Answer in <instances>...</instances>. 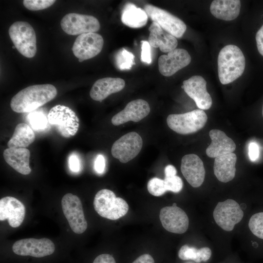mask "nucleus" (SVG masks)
<instances>
[{"instance_id": "15", "label": "nucleus", "mask_w": 263, "mask_h": 263, "mask_svg": "<svg viewBox=\"0 0 263 263\" xmlns=\"http://www.w3.org/2000/svg\"><path fill=\"white\" fill-rule=\"evenodd\" d=\"M159 218L163 227L170 232L182 234L188 229V216L182 209L176 206L162 208L160 212Z\"/></svg>"}, {"instance_id": "2", "label": "nucleus", "mask_w": 263, "mask_h": 263, "mask_svg": "<svg viewBox=\"0 0 263 263\" xmlns=\"http://www.w3.org/2000/svg\"><path fill=\"white\" fill-rule=\"evenodd\" d=\"M217 63L218 77L223 85L229 84L241 76L245 67L244 54L237 46L233 44L222 48Z\"/></svg>"}, {"instance_id": "35", "label": "nucleus", "mask_w": 263, "mask_h": 263, "mask_svg": "<svg viewBox=\"0 0 263 263\" xmlns=\"http://www.w3.org/2000/svg\"><path fill=\"white\" fill-rule=\"evenodd\" d=\"M141 59L143 62L150 64L151 62V55L150 45L149 41H141Z\"/></svg>"}, {"instance_id": "24", "label": "nucleus", "mask_w": 263, "mask_h": 263, "mask_svg": "<svg viewBox=\"0 0 263 263\" xmlns=\"http://www.w3.org/2000/svg\"><path fill=\"white\" fill-rule=\"evenodd\" d=\"M236 161L237 156L233 152L215 158L213 171L219 181L227 183L234 179L236 171Z\"/></svg>"}, {"instance_id": "43", "label": "nucleus", "mask_w": 263, "mask_h": 263, "mask_svg": "<svg viewBox=\"0 0 263 263\" xmlns=\"http://www.w3.org/2000/svg\"><path fill=\"white\" fill-rule=\"evenodd\" d=\"M262 114H263V106Z\"/></svg>"}, {"instance_id": "13", "label": "nucleus", "mask_w": 263, "mask_h": 263, "mask_svg": "<svg viewBox=\"0 0 263 263\" xmlns=\"http://www.w3.org/2000/svg\"><path fill=\"white\" fill-rule=\"evenodd\" d=\"M104 44L102 37L96 33H85L75 39L72 51L79 62L93 58L101 51Z\"/></svg>"}, {"instance_id": "28", "label": "nucleus", "mask_w": 263, "mask_h": 263, "mask_svg": "<svg viewBox=\"0 0 263 263\" xmlns=\"http://www.w3.org/2000/svg\"><path fill=\"white\" fill-rule=\"evenodd\" d=\"M212 256L211 248L207 246L197 248L185 244L178 252V256L181 260L191 261L194 263H207L210 261Z\"/></svg>"}, {"instance_id": "34", "label": "nucleus", "mask_w": 263, "mask_h": 263, "mask_svg": "<svg viewBox=\"0 0 263 263\" xmlns=\"http://www.w3.org/2000/svg\"><path fill=\"white\" fill-rule=\"evenodd\" d=\"M46 117L40 113H32L30 116L31 125L35 129L41 130L44 129L47 125Z\"/></svg>"}, {"instance_id": "18", "label": "nucleus", "mask_w": 263, "mask_h": 263, "mask_svg": "<svg viewBox=\"0 0 263 263\" xmlns=\"http://www.w3.org/2000/svg\"><path fill=\"white\" fill-rule=\"evenodd\" d=\"M150 111L149 103L145 100L138 99L129 102L125 108L115 114L112 123L118 126L129 121L137 122L146 117Z\"/></svg>"}, {"instance_id": "9", "label": "nucleus", "mask_w": 263, "mask_h": 263, "mask_svg": "<svg viewBox=\"0 0 263 263\" xmlns=\"http://www.w3.org/2000/svg\"><path fill=\"white\" fill-rule=\"evenodd\" d=\"M61 207L73 231L76 234L85 232L88 225L80 199L72 193H67L61 199Z\"/></svg>"}, {"instance_id": "37", "label": "nucleus", "mask_w": 263, "mask_h": 263, "mask_svg": "<svg viewBox=\"0 0 263 263\" xmlns=\"http://www.w3.org/2000/svg\"><path fill=\"white\" fill-rule=\"evenodd\" d=\"M105 168V160L101 154L97 156L94 162V169L98 173H102Z\"/></svg>"}, {"instance_id": "25", "label": "nucleus", "mask_w": 263, "mask_h": 263, "mask_svg": "<svg viewBox=\"0 0 263 263\" xmlns=\"http://www.w3.org/2000/svg\"><path fill=\"white\" fill-rule=\"evenodd\" d=\"M241 7L239 0H215L210 5V11L217 19L230 21L238 17Z\"/></svg>"}, {"instance_id": "14", "label": "nucleus", "mask_w": 263, "mask_h": 263, "mask_svg": "<svg viewBox=\"0 0 263 263\" xmlns=\"http://www.w3.org/2000/svg\"><path fill=\"white\" fill-rule=\"evenodd\" d=\"M182 88L199 109L207 110L210 108L212 98L207 91V82L202 76L193 75L184 80Z\"/></svg>"}, {"instance_id": "20", "label": "nucleus", "mask_w": 263, "mask_h": 263, "mask_svg": "<svg viewBox=\"0 0 263 263\" xmlns=\"http://www.w3.org/2000/svg\"><path fill=\"white\" fill-rule=\"evenodd\" d=\"M209 135L211 142L206 150L208 157L215 158L233 153L235 150V143L223 131L217 129L211 130L209 132Z\"/></svg>"}, {"instance_id": "12", "label": "nucleus", "mask_w": 263, "mask_h": 263, "mask_svg": "<svg viewBox=\"0 0 263 263\" xmlns=\"http://www.w3.org/2000/svg\"><path fill=\"white\" fill-rule=\"evenodd\" d=\"M12 250L18 255L41 258L52 254L55 246L51 240L46 238H26L16 241L12 246Z\"/></svg>"}, {"instance_id": "16", "label": "nucleus", "mask_w": 263, "mask_h": 263, "mask_svg": "<svg viewBox=\"0 0 263 263\" xmlns=\"http://www.w3.org/2000/svg\"><path fill=\"white\" fill-rule=\"evenodd\" d=\"M188 52L182 48H176L159 56L158 69L164 76H170L179 70L188 66L191 62Z\"/></svg>"}, {"instance_id": "22", "label": "nucleus", "mask_w": 263, "mask_h": 263, "mask_svg": "<svg viewBox=\"0 0 263 263\" xmlns=\"http://www.w3.org/2000/svg\"><path fill=\"white\" fill-rule=\"evenodd\" d=\"M149 30L148 41L150 46L159 47L161 51L168 53L176 49L178 45L176 38L165 31L156 22H152Z\"/></svg>"}, {"instance_id": "29", "label": "nucleus", "mask_w": 263, "mask_h": 263, "mask_svg": "<svg viewBox=\"0 0 263 263\" xmlns=\"http://www.w3.org/2000/svg\"><path fill=\"white\" fill-rule=\"evenodd\" d=\"M115 64L120 70L130 69L135 64L133 54L125 48H122L116 53L115 56Z\"/></svg>"}, {"instance_id": "5", "label": "nucleus", "mask_w": 263, "mask_h": 263, "mask_svg": "<svg viewBox=\"0 0 263 263\" xmlns=\"http://www.w3.org/2000/svg\"><path fill=\"white\" fill-rule=\"evenodd\" d=\"M207 120V116L203 110L196 109L181 114H171L167 118L169 127L181 134L196 132L202 129Z\"/></svg>"}, {"instance_id": "31", "label": "nucleus", "mask_w": 263, "mask_h": 263, "mask_svg": "<svg viewBox=\"0 0 263 263\" xmlns=\"http://www.w3.org/2000/svg\"><path fill=\"white\" fill-rule=\"evenodd\" d=\"M148 191L155 196H160L167 191L164 180L157 177L150 179L147 184Z\"/></svg>"}, {"instance_id": "30", "label": "nucleus", "mask_w": 263, "mask_h": 263, "mask_svg": "<svg viewBox=\"0 0 263 263\" xmlns=\"http://www.w3.org/2000/svg\"><path fill=\"white\" fill-rule=\"evenodd\" d=\"M248 227L254 235L263 240V212L251 216L248 222Z\"/></svg>"}, {"instance_id": "40", "label": "nucleus", "mask_w": 263, "mask_h": 263, "mask_svg": "<svg viewBox=\"0 0 263 263\" xmlns=\"http://www.w3.org/2000/svg\"><path fill=\"white\" fill-rule=\"evenodd\" d=\"M69 167L73 172H78L80 170V162L75 155H71L69 159Z\"/></svg>"}, {"instance_id": "21", "label": "nucleus", "mask_w": 263, "mask_h": 263, "mask_svg": "<svg viewBox=\"0 0 263 263\" xmlns=\"http://www.w3.org/2000/svg\"><path fill=\"white\" fill-rule=\"evenodd\" d=\"M125 86L124 79L118 77H107L97 80L90 92V97L94 100L101 102L110 94L121 91Z\"/></svg>"}, {"instance_id": "39", "label": "nucleus", "mask_w": 263, "mask_h": 263, "mask_svg": "<svg viewBox=\"0 0 263 263\" xmlns=\"http://www.w3.org/2000/svg\"><path fill=\"white\" fill-rule=\"evenodd\" d=\"M255 38L258 50L263 56V25L257 31Z\"/></svg>"}, {"instance_id": "1", "label": "nucleus", "mask_w": 263, "mask_h": 263, "mask_svg": "<svg viewBox=\"0 0 263 263\" xmlns=\"http://www.w3.org/2000/svg\"><path fill=\"white\" fill-rule=\"evenodd\" d=\"M56 95L57 90L52 84L30 86L12 98L10 107L18 113L31 112L53 99Z\"/></svg>"}, {"instance_id": "17", "label": "nucleus", "mask_w": 263, "mask_h": 263, "mask_svg": "<svg viewBox=\"0 0 263 263\" xmlns=\"http://www.w3.org/2000/svg\"><path fill=\"white\" fill-rule=\"evenodd\" d=\"M181 171L187 182L193 188L200 187L206 174L204 164L196 154L184 155L181 160Z\"/></svg>"}, {"instance_id": "33", "label": "nucleus", "mask_w": 263, "mask_h": 263, "mask_svg": "<svg viewBox=\"0 0 263 263\" xmlns=\"http://www.w3.org/2000/svg\"><path fill=\"white\" fill-rule=\"evenodd\" d=\"M164 180L167 191L178 193L183 188V181L178 176L165 177Z\"/></svg>"}, {"instance_id": "10", "label": "nucleus", "mask_w": 263, "mask_h": 263, "mask_svg": "<svg viewBox=\"0 0 263 263\" xmlns=\"http://www.w3.org/2000/svg\"><path fill=\"white\" fill-rule=\"evenodd\" d=\"M142 146L141 136L135 132H132L123 135L114 142L111 153L114 158L122 163H126L139 154Z\"/></svg>"}, {"instance_id": "38", "label": "nucleus", "mask_w": 263, "mask_h": 263, "mask_svg": "<svg viewBox=\"0 0 263 263\" xmlns=\"http://www.w3.org/2000/svg\"><path fill=\"white\" fill-rule=\"evenodd\" d=\"M93 263H116L114 258L108 254H102L97 256Z\"/></svg>"}, {"instance_id": "36", "label": "nucleus", "mask_w": 263, "mask_h": 263, "mask_svg": "<svg viewBox=\"0 0 263 263\" xmlns=\"http://www.w3.org/2000/svg\"><path fill=\"white\" fill-rule=\"evenodd\" d=\"M259 155V149L258 145L255 142H251L248 147V156L250 159L254 161L256 160Z\"/></svg>"}, {"instance_id": "3", "label": "nucleus", "mask_w": 263, "mask_h": 263, "mask_svg": "<svg viewBox=\"0 0 263 263\" xmlns=\"http://www.w3.org/2000/svg\"><path fill=\"white\" fill-rule=\"evenodd\" d=\"M93 204L95 210L100 216L112 220L125 216L129 210L126 201L117 197L113 191L108 189H101L96 193Z\"/></svg>"}, {"instance_id": "4", "label": "nucleus", "mask_w": 263, "mask_h": 263, "mask_svg": "<svg viewBox=\"0 0 263 263\" xmlns=\"http://www.w3.org/2000/svg\"><path fill=\"white\" fill-rule=\"evenodd\" d=\"M14 46L24 56L34 57L37 52V39L35 30L27 22L18 21L13 23L8 30Z\"/></svg>"}, {"instance_id": "45", "label": "nucleus", "mask_w": 263, "mask_h": 263, "mask_svg": "<svg viewBox=\"0 0 263 263\" xmlns=\"http://www.w3.org/2000/svg\"></svg>"}, {"instance_id": "6", "label": "nucleus", "mask_w": 263, "mask_h": 263, "mask_svg": "<svg viewBox=\"0 0 263 263\" xmlns=\"http://www.w3.org/2000/svg\"><path fill=\"white\" fill-rule=\"evenodd\" d=\"M48 121L56 127L59 134L65 138L74 136L79 126V120L75 113L69 107L57 105L52 108L48 114Z\"/></svg>"}, {"instance_id": "26", "label": "nucleus", "mask_w": 263, "mask_h": 263, "mask_svg": "<svg viewBox=\"0 0 263 263\" xmlns=\"http://www.w3.org/2000/svg\"><path fill=\"white\" fill-rule=\"evenodd\" d=\"M148 18V16L144 9L137 7L130 2L125 5L121 15L122 23L132 28H140L145 26Z\"/></svg>"}, {"instance_id": "41", "label": "nucleus", "mask_w": 263, "mask_h": 263, "mask_svg": "<svg viewBox=\"0 0 263 263\" xmlns=\"http://www.w3.org/2000/svg\"><path fill=\"white\" fill-rule=\"evenodd\" d=\"M132 263H154V261L150 255L144 254L138 257Z\"/></svg>"}, {"instance_id": "19", "label": "nucleus", "mask_w": 263, "mask_h": 263, "mask_svg": "<svg viewBox=\"0 0 263 263\" xmlns=\"http://www.w3.org/2000/svg\"><path fill=\"white\" fill-rule=\"evenodd\" d=\"M25 215L24 205L11 196L4 197L0 200V220H8L9 225L18 227L22 223Z\"/></svg>"}, {"instance_id": "7", "label": "nucleus", "mask_w": 263, "mask_h": 263, "mask_svg": "<svg viewBox=\"0 0 263 263\" xmlns=\"http://www.w3.org/2000/svg\"><path fill=\"white\" fill-rule=\"evenodd\" d=\"M244 213L239 204L233 199L219 202L215 207L213 216L217 225L223 230L231 231L241 221Z\"/></svg>"}, {"instance_id": "27", "label": "nucleus", "mask_w": 263, "mask_h": 263, "mask_svg": "<svg viewBox=\"0 0 263 263\" xmlns=\"http://www.w3.org/2000/svg\"><path fill=\"white\" fill-rule=\"evenodd\" d=\"M35 139V134L32 128L27 124H18L13 134L7 143L8 148H26Z\"/></svg>"}, {"instance_id": "32", "label": "nucleus", "mask_w": 263, "mask_h": 263, "mask_svg": "<svg viewBox=\"0 0 263 263\" xmlns=\"http://www.w3.org/2000/svg\"><path fill=\"white\" fill-rule=\"evenodd\" d=\"M55 0H24L23 5L31 11H37L46 9L52 5Z\"/></svg>"}, {"instance_id": "42", "label": "nucleus", "mask_w": 263, "mask_h": 263, "mask_svg": "<svg viewBox=\"0 0 263 263\" xmlns=\"http://www.w3.org/2000/svg\"><path fill=\"white\" fill-rule=\"evenodd\" d=\"M164 172L165 177H168L176 175L177 170L173 166L168 165L165 167Z\"/></svg>"}, {"instance_id": "44", "label": "nucleus", "mask_w": 263, "mask_h": 263, "mask_svg": "<svg viewBox=\"0 0 263 263\" xmlns=\"http://www.w3.org/2000/svg\"><path fill=\"white\" fill-rule=\"evenodd\" d=\"M187 263H193V262H188Z\"/></svg>"}, {"instance_id": "23", "label": "nucleus", "mask_w": 263, "mask_h": 263, "mask_svg": "<svg viewBox=\"0 0 263 263\" xmlns=\"http://www.w3.org/2000/svg\"><path fill=\"white\" fill-rule=\"evenodd\" d=\"M3 156L5 162L19 173L28 175L31 173L30 152L27 149L8 148L4 150Z\"/></svg>"}, {"instance_id": "11", "label": "nucleus", "mask_w": 263, "mask_h": 263, "mask_svg": "<svg viewBox=\"0 0 263 263\" xmlns=\"http://www.w3.org/2000/svg\"><path fill=\"white\" fill-rule=\"evenodd\" d=\"M62 29L70 35L95 33L100 27L98 20L91 15L77 13H69L60 21Z\"/></svg>"}, {"instance_id": "8", "label": "nucleus", "mask_w": 263, "mask_h": 263, "mask_svg": "<svg viewBox=\"0 0 263 263\" xmlns=\"http://www.w3.org/2000/svg\"><path fill=\"white\" fill-rule=\"evenodd\" d=\"M144 9L153 22L176 38H181L186 31V24L168 11L151 4L145 5Z\"/></svg>"}]
</instances>
